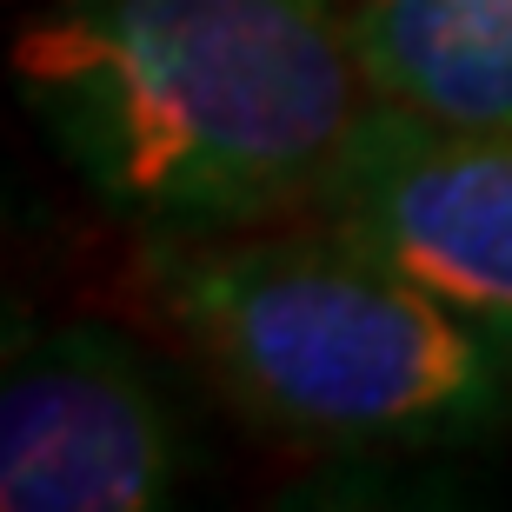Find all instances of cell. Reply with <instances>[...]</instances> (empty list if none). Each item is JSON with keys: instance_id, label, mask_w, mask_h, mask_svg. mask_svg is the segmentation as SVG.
Returning <instances> with one entry per match:
<instances>
[{"instance_id": "cell-1", "label": "cell", "mask_w": 512, "mask_h": 512, "mask_svg": "<svg viewBox=\"0 0 512 512\" xmlns=\"http://www.w3.org/2000/svg\"><path fill=\"white\" fill-rule=\"evenodd\" d=\"M14 87L147 233L320 207L373 114L360 0H60L20 27Z\"/></svg>"}, {"instance_id": "cell-2", "label": "cell", "mask_w": 512, "mask_h": 512, "mask_svg": "<svg viewBox=\"0 0 512 512\" xmlns=\"http://www.w3.org/2000/svg\"><path fill=\"white\" fill-rule=\"evenodd\" d=\"M147 286L233 406L326 453L466 446L512 419V340L340 220L153 233Z\"/></svg>"}, {"instance_id": "cell-3", "label": "cell", "mask_w": 512, "mask_h": 512, "mask_svg": "<svg viewBox=\"0 0 512 512\" xmlns=\"http://www.w3.org/2000/svg\"><path fill=\"white\" fill-rule=\"evenodd\" d=\"M180 493V413L107 326L20 333L0 373V506L153 512Z\"/></svg>"}, {"instance_id": "cell-4", "label": "cell", "mask_w": 512, "mask_h": 512, "mask_svg": "<svg viewBox=\"0 0 512 512\" xmlns=\"http://www.w3.org/2000/svg\"><path fill=\"white\" fill-rule=\"evenodd\" d=\"M313 213L512 340V120L433 127L373 107Z\"/></svg>"}, {"instance_id": "cell-5", "label": "cell", "mask_w": 512, "mask_h": 512, "mask_svg": "<svg viewBox=\"0 0 512 512\" xmlns=\"http://www.w3.org/2000/svg\"><path fill=\"white\" fill-rule=\"evenodd\" d=\"M373 107L433 127L512 120V0H360Z\"/></svg>"}]
</instances>
